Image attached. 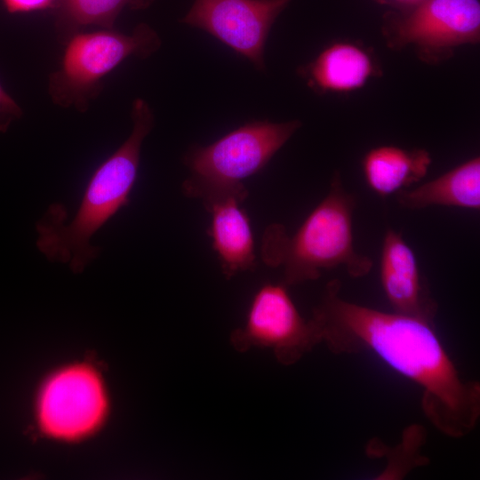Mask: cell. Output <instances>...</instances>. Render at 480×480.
Here are the masks:
<instances>
[{"mask_svg": "<svg viewBox=\"0 0 480 480\" xmlns=\"http://www.w3.org/2000/svg\"><path fill=\"white\" fill-rule=\"evenodd\" d=\"M340 282L326 285L310 319L319 341L336 353L369 350L390 368L420 386L422 408L440 431L468 434L480 414V388L463 380L432 323L397 312H384L339 296Z\"/></svg>", "mask_w": 480, "mask_h": 480, "instance_id": "cell-1", "label": "cell"}, {"mask_svg": "<svg viewBox=\"0 0 480 480\" xmlns=\"http://www.w3.org/2000/svg\"><path fill=\"white\" fill-rule=\"evenodd\" d=\"M131 118L130 135L95 170L73 219L66 223L65 206L54 203L37 221L36 245L50 261L66 263L74 272H82L100 252V248L91 244L92 236L128 204L142 143L155 123L150 106L140 98L132 102Z\"/></svg>", "mask_w": 480, "mask_h": 480, "instance_id": "cell-2", "label": "cell"}, {"mask_svg": "<svg viewBox=\"0 0 480 480\" xmlns=\"http://www.w3.org/2000/svg\"><path fill=\"white\" fill-rule=\"evenodd\" d=\"M356 204V197L346 190L336 172L325 196L292 235L281 224L266 228L260 248L263 262L282 268L285 284L317 279L324 270L338 267L352 277L366 276L373 261L354 245Z\"/></svg>", "mask_w": 480, "mask_h": 480, "instance_id": "cell-3", "label": "cell"}, {"mask_svg": "<svg viewBox=\"0 0 480 480\" xmlns=\"http://www.w3.org/2000/svg\"><path fill=\"white\" fill-rule=\"evenodd\" d=\"M300 126L299 120L252 121L209 145L190 147L183 156L189 171L183 193L202 202L218 196L244 202L248 190L243 181L260 172Z\"/></svg>", "mask_w": 480, "mask_h": 480, "instance_id": "cell-4", "label": "cell"}, {"mask_svg": "<svg viewBox=\"0 0 480 480\" xmlns=\"http://www.w3.org/2000/svg\"><path fill=\"white\" fill-rule=\"evenodd\" d=\"M158 34L138 24L130 34L112 28L73 35L58 69L48 79V94L59 107L85 112L103 88L102 79L129 57L147 59L161 47Z\"/></svg>", "mask_w": 480, "mask_h": 480, "instance_id": "cell-5", "label": "cell"}, {"mask_svg": "<svg viewBox=\"0 0 480 480\" xmlns=\"http://www.w3.org/2000/svg\"><path fill=\"white\" fill-rule=\"evenodd\" d=\"M396 49L412 45L426 61L448 57L480 38L478 0H425L400 14H390L383 31Z\"/></svg>", "mask_w": 480, "mask_h": 480, "instance_id": "cell-6", "label": "cell"}, {"mask_svg": "<svg viewBox=\"0 0 480 480\" xmlns=\"http://www.w3.org/2000/svg\"><path fill=\"white\" fill-rule=\"evenodd\" d=\"M291 1L195 0L181 22L204 30L262 71L270 28Z\"/></svg>", "mask_w": 480, "mask_h": 480, "instance_id": "cell-7", "label": "cell"}, {"mask_svg": "<svg viewBox=\"0 0 480 480\" xmlns=\"http://www.w3.org/2000/svg\"><path fill=\"white\" fill-rule=\"evenodd\" d=\"M234 345L273 348L283 364L297 361L318 341L313 324L299 313L284 284L267 283L250 303L244 328L232 334Z\"/></svg>", "mask_w": 480, "mask_h": 480, "instance_id": "cell-8", "label": "cell"}, {"mask_svg": "<svg viewBox=\"0 0 480 480\" xmlns=\"http://www.w3.org/2000/svg\"><path fill=\"white\" fill-rule=\"evenodd\" d=\"M106 408L101 381L96 372L76 365L54 374L39 398V420L53 436L73 439L91 432L101 420Z\"/></svg>", "mask_w": 480, "mask_h": 480, "instance_id": "cell-9", "label": "cell"}, {"mask_svg": "<svg viewBox=\"0 0 480 480\" xmlns=\"http://www.w3.org/2000/svg\"><path fill=\"white\" fill-rule=\"evenodd\" d=\"M380 275L385 296L395 312L432 323L436 305L421 281L415 253L402 234L393 228H388L383 237Z\"/></svg>", "mask_w": 480, "mask_h": 480, "instance_id": "cell-10", "label": "cell"}, {"mask_svg": "<svg viewBox=\"0 0 480 480\" xmlns=\"http://www.w3.org/2000/svg\"><path fill=\"white\" fill-rule=\"evenodd\" d=\"M243 202L235 196H218L203 201L211 214L207 234L226 278L257 266L251 222Z\"/></svg>", "mask_w": 480, "mask_h": 480, "instance_id": "cell-11", "label": "cell"}, {"mask_svg": "<svg viewBox=\"0 0 480 480\" xmlns=\"http://www.w3.org/2000/svg\"><path fill=\"white\" fill-rule=\"evenodd\" d=\"M371 54L350 43H335L300 68V75L317 92H346L361 88L377 74Z\"/></svg>", "mask_w": 480, "mask_h": 480, "instance_id": "cell-12", "label": "cell"}, {"mask_svg": "<svg viewBox=\"0 0 480 480\" xmlns=\"http://www.w3.org/2000/svg\"><path fill=\"white\" fill-rule=\"evenodd\" d=\"M398 204L410 210L430 206L480 209V159L475 156L412 189L396 194Z\"/></svg>", "mask_w": 480, "mask_h": 480, "instance_id": "cell-13", "label": "cell"}, {"mask_svg": "<svg viewBox=\"0 0 480 480\" xmlns=\"http://www.w3.org/2000/svg\"><path fill=\"white\" fill-rule=\"evenodd\" d=\"M431 163V156L425 149L380 146L365 154L362 169L368 187L377 195L387 196L423 179Z\"/></svg>", "mask_w": 480, "mask_h": 480, "instance_id": "cell-14", "label": "cell"}, {"mask_svg": "<svg viewBox=\"0 0 480 480\" xmlns=\"http://www.w3.org/2000/svg\"><path fill=\"white\" fill-rule=\"evenodd\" d=\"M155 0H59L55 30L64 44L73 35L86 26L110 29L124 9L144 10Z\"/></svg>", "mask_w": 480, "mask_h": 480, "instance_id": "cell-15", "label": "cell"}, {"mask_svg": "<svg viewBox=\"0 0 480 480\" xmlns=\"http://www.w3.org/2000/svg\"><path fill=\"white\" fill-rule=\"evenodd\" d=\"M11 14L27 13L47 9H56L59 0H1Z\"/></svg>", "mask_w": 480, "mask_h": 480, "instance_id": "cell-16", "label": "cell"}, {"mask_svg": "<svg viewBox=\"0 0 480 480\" xmlns=\"http://www.w3.org/2000/svg\"><path fill=\"white\" fill-rule=\"evenodd\" d=\"M22 116V109L0 84V132Z\"/></svg>", "mask_w": 480, "mask_h": 480, "instance_id": "cell-17", "label": "cell"}, {"mask_svg": "<svg viewBox=\"0 0 480 480\" xmlns=\"http://www.w3.org/2000/svg\"><path fill=\"white\" fill-rule=\"evenodd\" d=\"M395 7L401 9L403 12L411 10L425 0H382Z\"/></svg>", "mask_w": 480, "mask_h": 480, "instance_id": "cell-18", "label": "cell"}]
</instances>
